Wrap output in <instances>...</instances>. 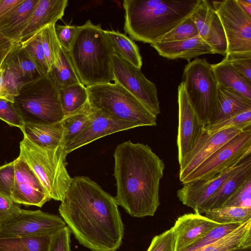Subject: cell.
<instances>
[{"mask_svg":"<svg viewBox=\"0 0 251 251\" xmlns=\"http://www.w3.org/2000/svg\"><path fill=\"white\" fill-rule=\"evenodd\" d=\"M114 197L85 176L73 177L59 212L79 243L91 251H116L124 226Z\"/></svg>","mask_w":251,"mask_h":251,"instance_id":"6da1fadb","label":"cell"},{"mask_svg":"<svg viewBox=\"0 0 251 251\" xmlns=\"http://www.w3.org/2000/svg\"><path fill=\"white\" fill-rule=\"evenodd\" d=\"M113 156L118 205L134 217L153 216L160 204L163 160L148 145L130 140L118 145Z\"/></svg>","mask_w":251,"mask_h":251,"instance_id":"7a4b0ae2","label":"cell"},{"mask_svg":"<svg viewBox=\"0 0 251 251\" xmlns=\"http://www.w3.org/2000/svg\"><path fill=\"white\" fill-rule=\"evenodd\" d=\"M200 0H124V30L136 41L150 44L189 17Z\"/></svg>","mask_w":251,"mask_h":251,"instance_id":"3957f363","label":"cell"},{"mask_svg":"<svg viewBox=\"0 0 251 251\" xmlns=\"http://www.w3.org/2000/svg\"><path fill=\"white\" fill-rule=\"evenodd\" d=\"M80 82L85 87L114 81L113 49L100 24L88 20L78 26L68 50Z\"/></svg>","mask_w":251,"mask_h":251,"instance_id":"277c9868","label":"cell"},{"mask_svg":"<svg viewBox=\"0 0 251 251\" xmlns=\"http://www.w3.org/2000/svg\"><path fill=\"white\" fill-rule=\"evenodd\" d=\"M64 146L47 148L38 146L24 135L19 156L33 171L51 199L61 201L73 178L66 167Z\"/></svg>","mask_w":251,"mask_h":251,"instance_id":"5b68a950","label":"cell"},{"mask_svg":"<svg viewBox=\"0 0 251 251\" xmlns=\"http://www.w3.org/2000/svg\"><path fill=\"white\" fill-rule=\"evenodd\" d=\"M60 87L50 73L23 84L14 97V107L25 124L60 122L65 118L59 100Z\"/></svg>","mask_w":251,"mask_h":251,"instance_id":"8992f818","label":"cell"},{"mask_svg":"<svg viewBox=\"0 0 251 251\" xmlns=\"http://www.w3.org/2000/svg\"><path fill=\"white\" fill-rule=\"evenodd\" d=\"M87 90L88 102L94 109L140 126H156L157 117L117 82L93 85Z\"/></svg>","mask_w":251,"mask_h":251,"instance_id":"52a82bcc","label":"cell"},{"mask_svg":"<svg viewBox=\"0 0 251 251\" xmlns=\"http://www.w3.org/2000/svg\"><path fill=\"white\" fill-rule=\"evenodd\" d=\"M181 82L190 102L204 126L217 103V83L211 64L205 58L189 61L184 68Z\"/></svg>","mask_w":251,"mask_h":251,"instance_id":"ba28073f","label":"cell"},{"mask_svg":"<svg viewBox=\"0 0 251 251\" xmlns=\"http://www.w3.org/2000/svg\"><path fill=\"white\" fill-rule=\"evenodd\" d=\"M251 153V126L222 146L189 174L181 183L212 177L236 165Z\"/></svg>","mask_w":251,"mask_h":251,"instance_id":"9c48e42d","label":"cell"},{"mask_svg":"<svg viewBox=\"0 0 251 251\" xmlns=\"http://www.w3.org/2000/svg\"><path fill=\"white\" fill-rule=\"evenodd\" d=\"M227 42L226 53L251 51V16L237 0L212 1Z\"/></svg>","mask_w":251,"mask_h":251,"instance_id":"30bf717a","label":"cell"},{"mask_svg":"<svg viewBox=\"0 0 251 251\" xmlns=\"http://www.w3.org/2000/svg\"><path fill=\"white\" fill-rule=\"evenodd\" d=\"M114 81L136 98L152 115L160 113L155 84L131 63L116 53L112 57Z\"/></svg>","mask_w":251,"mask_h":251,"instance_id":"8fae6325","label":"cell"},{"mask_svg":"<svg viewBox=\"0 0 251 251\" xmlns=\"http://www.w3.org/2000/svg\"><path fill=\"white\" fill-rule=\"evenodd\" d=\"M66 225L58 215L40 210L22 209L0 226V239L52 235Z\"/></svg>","mask_w":251,"mask_h":251,"instance_id":"7c38bea8","label":"cell"},{"mask_svg":"<svg viewBox=\"0 0 251 251\" xmlns=\"http://www.w3.org/2000/svg\"><path fill=\"white\" fill-rule=\"evenodd\" d=\"M14 162L15 176L11 199L19 204L42 207L51 199L38 177L19 156Z\"/></svg>","mask_w":251,"mask_h":251,"instance_id":"4fadbf2b","label":"cell"},{"mask_svg":"<svg viewBox=\"0 0 251 251\" xmlns=\"http://www.w3.org/2000/svg\"><path fill=\"white\" fill-rule=\"evenodd\" d=\"M244 130L240 128H232L211 134L203 128L194 146L179 164L180 182L216 150Z\"/></svg>","mask_w":251,"mask_h":251,"instance_id":"5bb4252c","label":"cell"},{"mask_svg":"<svg viewBox=\"0 0 251 251\" xmlns=\"http://www.w3.org/2000/svg\"><path fill=\"white\" fill-rule=\"evenodd\" d=\"M178 126L177 137L178 161L180 164L191 151L204 126L201 124L185 92L184 83L178 86Z\"/></svg>","mask_w":251,"mask_h":251,"instance_id":"9a60e30c","label":"cell"},{"mask_svg":"<svg viewBox=\"0 0 251 251\" xmlns=\"http://www.w3.org/2000/svg\"><path fill=\"white\" fill-rule=\"evenodd\" d=\"M190 17L195 23L200 37L213 50L214 53L226 55L227 42L220 19L208 0H200Z\"/></svg>","mask_w":251,"mask_h":251,"instance_id":"2e32d148","label":"cell"},{"mask_svg":"<svg viewBox=\"0 0 251 251\" xmlns=\"http://www.w3.org/2000/svg\"><path fill=\"white\" fill-rule=\"evenodd\" d=\"M140 126L133 122L122 121L94 109L91 121L80 133L64 145L67 155L75 150L111 134Z\"/></svg>","mask_w":251,"mask_h":251,"instance_id":"e0dca14e","label":"cell"},{"mask_svg":"<svg viewBox=\"0 0 251 251\" xmlns=\"http://www.w3.org/2000/svg\"><path fill=\"white\" fill-rule=\"evenodd\" d=\"M220 225L197 211L179 217L172 227L175 251H184Z\"/></svg>","mask_w":251,"mask_h":251,"instance_id":"ac0fdd59","label":"cell"},{"mask_svg":"<svg viewBox=\"0 0 251 251\" xmlns=\"http://www.w3.org/2000/svg\"><path fill=\"white\" fill-rule=\"evenodd\" d=\"M251 176V153L234 167L216 191L199 208L200 214L221 208L224 203ZM196 212V211H195Z\"/></svg>","mask_w":251,"mask_h":251,"instance_id":"d6986e66","label":"cell"},{"mask_svg":"<svg viewBox=\"0 0 251 251\" xmlns=\"http://www.w3.org/2000/svg\"><path fill=\"white\" fill-rule=\"evenodd\" d=\"M234 166L212 177L183 184L176 192L177 198L184 205L192 208L195 212L198 211L200 206L219 187Z\"/></svg>","mask_w":251,"mask_h":251,"instance_id":"ffe728a7","label":"cell"},{"mask_svg":"<svg viewBox=\"0 0 251 251\" xmlns=\"http://www.w3.org/2000/svg\"><path fill=\"white\" fill-rule=\"evenodd\" d=\"M68 5L67 0H38L21 35V42L26 40L46 26L55 24L62 18Z\"/></svg>","mask_w":251,"mask_h":251,"instance_id":"44dd1931","label":"cell"},{"mask_svg":"<svg viewBox=\"0 0 251 251\" xmlns=\"http://www.w3.org/2000/svg\"><path fill=\"white\" fill-rule=\"evenodd\" d=\"M151 45L160 55L169 59L189 60L203 54L214 53L212 49L199 35L189 39L157 42Z\"/></svg>","mask_w":251,"mask_h":251,"instance_id":"7402d4cb","label":"cell"},{"mask_svg":"<svg viewBox=\"0 0 251 251\" xmlns=\"http://www.w3.org/2000/svg\"><path fill=\"white\" fill-rule=\"evenodd\" d=\"M250 109H251V99L217 84V103L208 124Z\"/></svg>","mask_w":251,"mask_h":251,"instance_id":"603a6c76","label":"cell"},{"mask_svg":"<svg viewBox=\"0 0 251 251\" xmlns=\"http://www.w3.org/2000/svg\"><path fill=\"white\" fill-rule=\"evenodd\" d=\"M38 0H24L0 21V33L15 43L28 23Z\"/></svg>","mask_w":251,"mask_h":251,"instance_id":"cb8c5ba5","label":"cell"},{"mask_svg":"<svg viewBox=\"0 0 251 251\" xmlns=\"http://www.w3.org/2000/svg\"><path fill=\"white\" fill-rule=\"evenodd\" d=\"M22 131L32 142L41 147L55 148L63 145L62 121L53 123L25 124Z\"/></svg>","mask_w":251,"mask_h":251,"instance_id":"d4e9b609","label":"cell"},{"mask_svg":"<svg viewBox=\"0 0 251 251\" xmlns=\"http://www.w3.org/2000/svg\"><path fill=\"white\" fill-rule=\"evenodd\" d=\"M217 84L236 91L251 99V82L240 74L227 61L223 60L211 64Z\"/></svg>","mask_w":251,"mask_h":251,"instance_id":"484cf974","label":"cell"},{"mask_svg":"<svg viewBox=\"0 0 251 251\" xmlns=\"http://www.w3.org/2000/svg\"><path fill=\"white\" fill-rule=\"evenodd\" d=\"M251 247V219L223 238L193 251H230Z\"/></svg>","mask_w":251,"mask_h":251,"instance_id":"4316f807","label":"cell"},{"mask_svg":"<svg viewBox=\"0 0 251 251\" xmlns=\"http://www.w3.org/2000/svg\"><path fill=\"white\" fill-rule=\"evenodd\" d=\"M114 53L141 69L143 62L138 46L132 39L118 31L104 30Z\"/></svg>","mask_w":251,"mask_h":251,"instance_id":"83f0119b","label":"cell"},{"mask_svg":"<svg viewBox=\"0 0 251 251\" xmlns=\"http://www.w3.org/2000/svg\"><path fill=\"white\" fill-rule=\"evenodd\" d=\"M94 111V108L88 101L79 109L63 119V145L86 128L91 121Z\"/></svg>","mask_w":251,"mask_h":251,"instance_id":"f1b7e54d","label":"cell"},{"mask_svg":"<svg viewBox=\"0 0 251 251\" xmlns=\"http://www.w3.org/2000/svg\"><path fill=\"white\" fill-rule=\"evenodd\" d=\"M51 235L0 239V251H49Z\"/></svg>","mask_w":251,"mask_h":251,"instance_id":"f546056e","label":"cell"},{"mask_svg":"<svg viewBox=\"0 0 251 251\" xmlns=\"http://www.w3.org/2000/svg\"><path fill=\"white\" fill-rule=\"evenodd\" d=\"M49 73L60 89L81 83L72 63L68 50L62 47L59 59L51 66Z\"/></svg>","mask_w":251,"mask_h":251,"instance_id":"4dcf8cb0","label":"cell"},{"mask_svg":"<svg viewBox=\"0 0 251 251\" xmlns=\"http://www.w3.org/2000/svg\"><path fill=\"white\" fill-rule=\"evenodd\" d=\"M59 100L65 117L83 106L88 100L87 87L76 83L59 90Z\"/></svg>","mask_w":251,"mask_h":251,"instance_id":"1f68e13d","label":"cell"},{"mask_svg":"<svg viewBox=\"0 0 251 251\" xmlns=\"http://www.w3.org/2000/svg\"><path fill=\"white\" fill-rule=\"evenodd\" d=\"M204 214L206 218L219 224H243L251 219V208L222 207Z\"/></svg>","mask_w":251,"mask_h":251,"instance_id":"d6a6232c","label":"cell"},{"mask_svg":"<svg viewBox=\"0 0 251 251\" xmlns=\"http://www.w3.org/2000/svg\"><path fill=\"white\" fill-rule=\"evenodd\" d=\"M251 126V109L208 123L203 127L208 133L214 134L232 128L246 129Z\"/></svg>","mask_w":251,"mask_h":251,"instance_id":"836d02e7","label":"cell"},{"mask_svg":"<svg viewBox=\"0 0 251 251\" xmlns=\"http://www.w3.org/2000/svg\"><path fill=\"white\" fill-rule=\"evenodd\" d=\"M55 25H48L40 30L42 44L49 72L51 66L59 59L61 49L55 34Z\"/></svg>","mask_w":251,"mask_h":251,"instance_id":"e575fe53","label":"cell"},{"mask_svg":"<svg viewBox=\"0 0 251 251\" xmlns=\"http://www.w3.org/2000/svg\"><path fill=\"white\" fill-rule=\"evenodd\" d=\"M21 43L41 72L44 75L48 74L49 68L42 44L40 31Z\"/></svg>","mask_w":251,"mask_h":251,"instance_id":"d590c367","label":"cell"},{"mask_svg":"<svg viewBox=\"0 0 251 251\" xmlns=\"http://www.w3.org/2000/svg\"><path fill=\"white\" fill-rule=\"evenodd\" d=\"M16 54L22 73L24 84L45 75L32 60L22 46L21 42L16 43Z\"/></svg>","mask_w":251,"mask_h":251,"instance_id":"8d00e7d4","label":"cell"},{"mask_svg":"<svg viewBox=\"0 0 251 251\" xmlns=\"http://www.w3.org/2000/svg\"><path fill=\"white\" fill-rule=\"evenodd\" d=\"M199 35L197 27L189 17L165 34L159 42L189 39Z\"/></svg>","mask_w":251,"mask_h":251,"instance_id":"74e56055","label":"cell"},{"mask_svg":"<svg viewBox=\"0 0 251 251\" xmlns=\"http://www.w3.org/2000/svg\"><path fill=\"white\" fill-rule=\"evenodd\" d=\"M241 225L240 224H221L210 231L204 237L184 251H193L214 243L230 233Z\"/></svg>","mask_w":251,"mask_h":251,"instance_id":"f35d334b","label":"cell"},{"mask_svg":"<svg viewBox=\"0 0 251 251\" xmlns=\"http://www.w3.org/2000/svg\"><path fill=\"white\" fill-rule=\"evenodd\" d=\"M251 208V176L223 204L222 207Z\"/></svg>","mask_w":251,"mask_h":251,"instance_id":"ab89813d","label":"cell"},{"mask_svg":"<svg viewBox=\"0 0 251 251\" xmlns=\"http://www.w3.org/2000/svg\"><path fill=\"white\" fill-rule=\"evenodd\" d=\"M224 59L251 82V51L226 54Z\"/></svg>","mask_w":251,"mask_h":251,"instance_id":"60d3db41","label":"cell"},{"mask_svg":"<svg viewBox=\"0 0 251 251\" xmlns=\"http://www.w3.org/2000/svg\"><path fill=\"white\" fill-rule=\"evenodd\" d=\"M0 119L10 126L23 130L24 123L15 110L13 103L2 99H0Z\"/></svg>","mask_w":251,"mask_h":251,"instance_id":"b9f144b4","label":"cell"},{"mask_svg":"<svg viewBox=\"0 0 251 251\" xmlns=\"http://www.w3.org/2000/svg\"><path fill=\"white\" fill-rule=\"evenodd\" d=\"M147 251H175V240L172 227L155 236Z\"/></svg>","mask_w":251,"mask_h":251,"instance_id":"7bdbcfd3","label":"cell"},{"mask_svg":"<svg viewBox=\"0 0 251 251\" xmlns=\"http://www.w3.org/2000/svg\"><path fill=\"white\" fill-rule=\"evenodd\" d=\"M15 176V169L14 161L0 166V193L10 198Z\"/></svg>","mask_w":251,"mask_h":251,"instance_id":"ee69618b","label":"cell"},{"mask_svg":"<svg viewBox=\"0 0 251 251\" xmlns=\"http://www.w3.org/2000/svg\"><path fill=\"white\" fill-rule=\"evenodd\" d=\"M71 234L67 226L53 233L51 236L49 251H72Z\"/></svg>","mask_w":251,"mask_h":251,"instance_id":"f6af8a7d","label":"cell"},{"mask_svg":"<svg viewBox=\"0 0 251 251\" xmlns=\"http://www.w3.org/2000/svg\"><path fill=\"white\" fill-rule=\"evenodd\" d=\"M21 210L19 204L0 193V226L18 215Z\"/></svg>","mask_w":251,"mask_h":251,"instance_id":"bcb514c9","label":"cell"},{"mask_svg":"<svg viewBox=\"0 0 251 251\" xmlns=\"http://www.w3.org/2000/svg\"><path fill=\"white\" fill-rule=\"evenodd\" d=\"M78 28V26L55 25V32L61 47L69 50Z\"/></svg>","mask_w":251,"mask_h":251,"instance_id":"7dc6e473","label":"cell"},{"mask_svg":"<svg viewBox=\"0 0 251 251\" xmlns=\"http://www.w3.org/2000/svg\"><path fill=\"white\" fill-rule=\"evenodd\" d=\"M24 0H0V21Z\"/></svg>","mask_w":251,"mask_h":251,"instance_id":"c3c4849f","label":"cell"},{"mask_svg":"<svg viewBox=\"0 0 251 251\" xmlns=\"http://www.w3.org/2000/svg\"><path fill=\"white\" fill-rule=\"evenodd\" d=\"M4 69L0 63V99H4L14 102V98L10 97L6 92L4 83Z\"/></svg>","mask_w":251,"mask_h":251,"instance_id":"681fc988","label":"cell"},{"mask_svg":"<svg viewBox=\"0 0 251 251\" xmlns=\"http://www.w3.org/2000/svg\"><path fill=\"white\" fill-rule=\"evenodd\" d=\"M240 6L251 16V0H237Z\"/></svg>","mask_w":251,"mask_h":251,"instance_id":"f907efd6","label":"cell"},{"mask_svg":"<svg viewBox=\"0 0 251 251\" xmlns=\"http://www.w3.org/2000/svg\"><path fill=\"white\" fill-rule=\"evenodd\" d=\"M230 251H251V247L235 249Z\"/></svg>","mask_w":251,"mask_h":251,"instance_id":"816d5d0a","label":"cell"},{"mask_svg":"<svg viewBox=\"0 0 251 251\" xmlns=\"http://www.w3.org/2000/svg\"><path fill=\"white\" fill-rule=\"evenodd\" d=\"M7 41H10L9 40H8L7 38H6L5 37L2 36L0 33V43H4Z\"/></svg>","mask_w":251,"mask_h":251,"instance_id":"f5cc1de1","label":"cell"}]
</instances>
